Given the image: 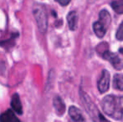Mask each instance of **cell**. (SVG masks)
<instances>
[{
	"instance_id": "8",
	"label": "cell",
	"mask_w": 123,
	"mask_h": 122,
	"mask_svg": "<svg viewBox=\"0 0 123 122\" xmlns=\"http://www.w3.org/2000/svg\"><path fill=\"white\" fill-rule=\"evenodd\" d=\"M53 105L55 107V112L58 116H63L65 111V105L63 99L60 96H55L53 99Z\"/></svg>"
},
{
	"instance_id": "6",
	"label": "cell",
	"mask_w": 123,
	"mask_h": 122,
	"mask_svg": "<svg viewBox=\"0 0 123 122\" xmlns=\"http://www.w3.org/2000/svg\"><path fill=\"white\" fill-rule=\"evenodd\" d=\"M0 122H21L12 110H7L0 115Z\"/></svg>"
},
{
	"instance_id": "17",
	"label": "cell",
	"mask_w": 123,
	"mask_h": 122,
	"mask_svg": "<svg viewBox=\"0 0 123 122\" xmlns=\"http://www.w3.org/2000/svg\"><path fill=\"white\" fill-rule=\"evenodd\" d=\"M88 1H89L90 3H94V2L96 1V0H88Z\"/></svg>"
},
{
	"instance_id": "1",
	"label": "cell",
	"mask_w": 123,
	"mask_h": 122,
	"mask_svg": "<svg viewBox=\"0 0 123 122\" xmlns=\"http://www.w3.org/2000/svg\"><path fill=\"white\" fill-rule=\"evenodd\" d=\"M104 112L117 121H123V96L109 94L101 102Z\"/></svg>"
},
{
	"instance_id": "16",
	"label": "cell",
	"mask_w": 123,
	"mask_h": 122,
	"mask_svg": "<svg viewBox=\"0 0 123 122\" xmlns=\"http://www.w3.org/2000/svg\"><path fill=\"white\" fill-rule=\"evenodd\" d=\"M55 1L57 2V3L61 5V6H67V5L70 3L71 0H55Z\"/></svg>"
},
{
	"instance_id": "9",
	"label": "cell",
	"mask_w": 123,
	"mask_h": 122,
	"mask_svg": "<svg viewBox=\"0 0 123 122\" xmlns=\"http://www.w3.org/2000/svg\"><path fill=\"white\" fill-rule=\"evenodd\" d=\"M11 106L13 110L18 115L23 114V106L21 104V100L19 99V96L18 94H14L12 97L11 100Z\"/></svg>"
},
{
	"instance_id": "11",
	"label": "cell",
	"mask_w": 123,
	"mask_h": 122,
	"mask_svg": "<svg viewBox=\"0 0 123 122\" xmlns=\"http://www.w3.org/2000/svg\"><path fill=\"white\" fill-rule=\"evenodd\" d=\"M67 22H68L69 28L70 30L74 31L77 28L78 23V15L75 11H71L67 15Z\"/></svg>"
},
{
	"instance_id": "4",
	"label": "cell",
	"mask_w": 123,
	"mask_h": 122,
	"mask_svg": "<svg viewBox=\"0 0 123 122\" xmlns=\"http://www.w3.org/2000/svg\"><path fill=\"white\" fill-rule=\"evenodd\" d=\"M102 56H103V58L111 62L112 66H113L116 70H121L123 69V60L116 54L111 53L106 50V51H105V53H103Z\"/></svg>"
},
{
	"instance_id": "15",
	"label": "cell",
	"mask_w": 123,
	"mask_h": 122,
	"mask_svg": "<svg viewBox=\"0 0 123 122\" xmlns=\"http://www.w3.org/2000/svg\"><path fill=\"white\" fill-rule=\"evenodd\" d=\"M116 37L118 40L123 41V22L120 24L118 29L117 31V34H116Z\"/></svg>"
},
{
	"instance_id": "7",
	"label": "cell",
	"mask_w": 123,
	"mask_h": 122,
	"mask_svg": "<svg viewBox=\"0 0 123 122\" xmlns=\"http://www.w3.org/2000/svg\"><path fill=\"white\" fill-rule=\"evenodd\" d=\"M69 115L73 122H84L85 119L83 117L82 112L75 106H70L69 109Z\"/></svg>"
},
{
	"instance_id": "10",
	"label": "cell",
	"mask_w": 123,
	"mask_h": 122,
	"mask_svg": "<svg viewBox=\"0 0 123 122\" xmlns=\"http://www.w3.org/2000/svg\"><path fill=\"white\" fill-rule=\"evenodd\" d=\"M93 30H94V33L96 34V35L97 36L98 38H103L105 36V34H106V30L107 28L101 23L100 21H96L93 23Z\"/></svg>"
},
{
	"instance_id": "14",
	"label": "cell",
	"mask_w": 123,
	"mask_h": 122,
	"mask_svg": "<svg viewBox=\"0 0 123 122\" xmlns=\"http://www.w3.org/2000/svg\"><path fill=\"white\" fill-rule=\"evenodd\" d=\"M111 5L117 13H123V0H111Z\"/></svg>"
},
{
	"instance_id": "5",
	"label": "cell",
	"mask_w": 123,
	"mask_h": 122,
	"mask_svg": "<svg viewBox=\"0 0 123 122\" xmlns=\"http://www.w3.org/2000/svg\"><path fill=\"white\" fill-rule=\"evenodd\" d=\"M110 81H111V75L109 71L106 70H104L102 71L101 76L97 83V88L100 93H105L109 90L110 87Z\"/></svg>"
},
{
	"instance_id": "2",
	"label": "cell",
	"mask_w": 123,
	"mask_h": 122,
	"mask_svg": "<svg viewBox=\"0 0 123 122\" xmlns=\"http://www.w3.org/2000/svg\"><path fill=\"white\" fill-rule=\"evenodd\" d=\"M80 99L83 103V105L85 106L87 113L90 115L91 118H92L94 122H110L107 119H105L102 114L100 112V110L97 109L96 105L94 104L91 98L89 97L86 92L83 90L80 91Z\"/></svg>"
},
{
	"instance_id": "13",
	"label": "cell",
	"mask_w": 123,
	"mask_h": 122,
	"mask_svg": "<svg viewBox=\"0 0 123 122\" xmlns=\"http://www.w3.org/2000/svg\"><path fill=\"white\" fill-rule=\"evenodd\" d=\"M113 87L116 90H123V75L117 74V75H114Z\"/></svg>"
},
{
	"instance_id": "12",
	"label": "cell",
	"mask_w": 123,
	"mask_h": 122,
	"mask_svg": "<svg viewBox=\"0 0 123 122\" xmlns=\"http://www.w3.org/2000/svg\"><path fill=\"white\" fill-rule=\"evenodd\" d=\"M101 23H103L107 29L110 26L111 22V18L108 11L106 10H101L99 13V20Z\"/></svg>"
},
{
	"instance_id": "3",
	"label": "cell",
	"mask_w": 123,
	"mask_h": 122,
	"mask_svg": "<svg viewBox=\"0 0 123 122\" xmlns=\"http://www.w3.org/2000/svg\"><path fill=\"white\" fill-rule=\"evenodd\" d=\"M33 13L35 18L39 30L42 34H45L48 29V16L44 6L39 3H36L33 8Z\"/></svg>"
}]
</instances>
